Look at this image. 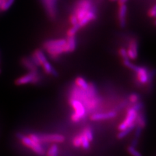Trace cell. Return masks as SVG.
I'll use <instances>...</instances> for the list:
<instances>
[{
	"label": "cell",
	"instance_id": "obj_1",
	"mask_svg": "<svg viewBox=\"0 0 156 156\" xmlns=\"http://www.w3.org/2000/svg\"><path fill=\"white\" fill-rule=\"evenodd\" d=\"M16 137L19 140H20L24 145H26L28 148H31L34 152L36 153L38 155L44 156L46 155L45 151L42 148V146L41 145V144L35 143V141L31 139L29 136H25L20 133H16Z\"/></svg>",
	"mask_w": 156,
	"mask_h": 156
},
{
	"label": "cell",
	"instance_id": "obj_2",
	"mask_svg": "<svg viewBox=\"0 0 156 156\" xmlns=\"http://www.w3.org/2000/svg\"><path fill=\"white\" fill-rule=\"evenodd\" d=\"M92 8V3L90 0H80L77 4L74 11V14L78 20L80 21Z\"/></svg>",
	"mask_w": 156,
	"mask_h": 156
},
{
	"label": "cell",
	"instance_id": "obj_3",
	"mask_svg": "<svg viewBox=\"0 0 156 156\" xmlns=\"http://www.w3.org/2000/svg\"><path fill=\"white\" fill-rule=\"evenodd\" d=\"M137 114L138 112L134 110L133 108L129 109L125 120L119 126V129L120 130H122L126 128L128 126H130L131 124L135 123V120L136 119V116H137Z\"/></svg>",
	"mask_w": 156,
	"mask_h": 156
},
{
	"label": "cell",
	"instance_id": "obj_4",
	"mask_svg": "<svg viewBox=\"0 0 156 156\" xmlns=\"http://www.w3.org/2000/svg\"><path fill=\"white\" fill-rule=\"evenodd\" d=\"M70 103L71 105L73 107V108L75 109L74 113L79 117L80 119L83 118V116L85 115L86 109L81 102L76 99L72 98H71L70 100Z\"/></svg>",
	"mask_w": 156,
	"mask_h": 156
},
{
	"label": "cell",
	"instance_id": "obj_5",
	"mask_svg": "<svg viewBox=\"0 0 156 156\" xmlns=\"http://www.w3.org/2000/svg\"><path fill=\"white\" fill-rule=\"evenodd\" d=\"M38 136L42 143H62L65 140L64 136L58 134L42 135Z\"/></svg>",
	"mask_w": 156,
	"mask_h": 156
},
{
	"label": "cell",
	"instance_id": "obj_6",
	"mask_svg": "<svg viewBox=\"0 0 156 156\" xmlns=\"http://www.w3.org/2000/svg\"><path fill=\"white\" fill-rule=\"evenodd\" d=\"M48 16L51 18L56 16V1L57 0H42Z\"/></svg>",
	"mask_w": 156,
	"mask_h": 156
},
{
	"label": "cell",
	"instance_id": "obj_7",
	"mask_svg": "<svg viewBox=\"0 0 156 156\" xmlns=\"http://www.w3.org/2000/svg\"><path fill=\"white\" fill-rule=\"evenodd\" d=\"M65 44V39H55V40H50L45 42L43 46L46 49V50L48 51L64 46Z\"/></svg>",
	"mask_w": 156,
	"mask_h": 156
},
{
	"label": "cell",
	"instance_id": "obj_8",
	"mask_svg": "<svg viewBox=\"0 0 156 156\" xmlns=\"http://www.w3.org/2000/svg\"><path fill=\"white\" fill-rule=\"evenodd\" d=\"M96 14L93 7H92L90 11L88 12L79 22H78V24H79L80 27L81 28L87 25V24L89 22H90L91 21L94 20L96 19Z\"/></svg>",
	"mask_w": 156,
	"mask_h": 156
},
{
	"label": "cell",
	"instance_id": "obj_9",
	"mask_svg": "<svg viewBox=\"0 0 156 156\" xmlns=\"http://www.w3.org/2000/svg\"><path fill=\"white\" fill-rule=\"evenodd\" d=\"M38 74V72H30L29 74L24 75L18 78L15 81L16 85H23L28 83H31V82L35 77Z\"/></svg>",
	"mask_w": 156,
	"mask_h": 156
},
{
	"label": "cell",
	"instance_id": "obj_10",
	"mask_svg": "<svg viewBox=\"0 0 156 156\" xmlns=\"http://www.w3.org/2000/svg\"><path fill=\"white\" fill-rule=\"evenodd\" d=\"M119 25L122 28H124L126 27V15H127V6L126 4L120 5H119Z\"/></svg>",
	"mask_w": 156,
	"mask_h": 156
},
{
	"label": "cell",
	"instance_id": "obj_11",
	"mask_svg": "<svg viewBox=\"0 0 156 156\" xmlns=\"http://www.w3.org/2000/svg\"><path fill=\"white\" fill-rule=\"evenodd\" d=\"M76 48V39L75 36H68L66 40L64 48L65 53L71 52L75 50Z\"/></svg>",
	"mask_w": 156,
	"mask_h": 156
},
{
	"label": "cell",
	"instance_id": "obj_12",
	"mask_svg": "<svg viewBox=\"0 0 156 156\" xmlns=\"http://www.w3.org/2000/svg\"><path fill=\"white\" fill-rule=\"evenodd\" d=\"M136 72L137 73L138 81L140 83L145 84L146 83L148 82L149 74L146 68L139 66L138 70Z\"/></svg>",
	"mask_w": 156,
	"mask_h": 156
},
{
	"label": "cell",
	"instance_id": "obj_13",
	"mask_svg": "<svg viewBox=\"0 0 156 156\" xmlns=\"http://www.w3.org/2000/svg\"><path fill=\"white\" fill-rule=\"evenodd\" d=\"M116 115V113L114 111L108 112V113H98L92 115L91 116V119L92 120H105V119H109L113 118Z\"/></svg>",
	"mask_w": 156,
	"mask_h": 156
},
{
	"label": "cell",
	"instance_id": "obj_14",
	"mask_svg": "<svg viewBox=\"0 0 156 156\" xmlns=\"http://www.w3.org/2000/svg\"><path fill=\"white\" fill-rule=\"evenodd\" d=\"M22 64L23 66L26 68L30 72H37V66L32 62L31 58L27 57H23L22 58Z\"/></svg>",
	"mask_w": 156,
	"mask_h": 156
},
{
	"label": "cell",
	"instance_id": "obj_15",
	"mask_svg": "<svg viewBox=\"0 0 156 156\" xmlns=\"http://www.w3.org/2000/svg\"><path fill=\"white\" fill-rule=\"evenodd\" d=\"M42 65L43 66L44 70V71L47 73V74H51L55 77L58 76L57 72L53 68V66H51V65L48 61L44 62Z\"/></svg>",
	"mask_w": 156,
	"mask_h": 156
},
{
	"label": "cell",
	"instance_id": "obj_16",
	"mask_svg": "<svg viewBox=\"0 0 156 156\" xmlns=\"http://www.w3.org/2000/svg\"><path fill=\"white\" fill-rule=\"evenodd\" d=\"M135 126H136V124L133 123V124H131L130 126L127 127L126 128H125V129H124L122 130H121L120 132L118 134V136H118V138L119 139H122V138H124L125 136H126L127 135H128L130 132V131H131L134 129Z\"/></svg>",
	"mask_w": 156,
	"mask_h": 156
},
{
	"label": "cell",
	"instance_id": "obj_17",
	"mask_svg": "<svg viewBox=\"0 0 156 156\" xmlns=\"http://www.w3.org/2000/svg\"><path fill=\"white\" fill-rule=\"evenodd\" d=\"M76 83L78 87H80L83 90H87L88 87H89V85H88L87 81L83 79V78H82L81 77H78L76 78Z\"/></svg>",
	"mask_w": 156,
	"mask_h": 156
},
{
	"label": "cell",
	"instance_id": "obj_18",
	"mask_svg": "<svg viewBox=\"0 0 156 156\" xmlns=\"http://www.w3.org/2000/svg\"><path fill=\"white\" fill-rule=\"evenodd\" d=\"M33 54L37 57V58H38V60L39 61V62H41V65L43 64L44 62H45L46 61H47L46 57L44 55V53L41 50H35V51L33 52Z\"/></svg>",
	"mask_w": 156,
	"mask_h": 156
},
{
	"label": "cell",
	"instance_id": "obj_19",
	"mask_svg": "<svg viewBox=\"0 0 156 156\" xmlns=\"http://www.w3.org/2000/svg\"><path fill=\"white\" fill-rule=\"evenodd\" d=\"M136 124L138 126H140L142 128H144L146 125V120H145V117L143 113H138L137 116H136Z\"/></svg>",
	"mask_w": 156,
	"mask_h": 156
},
{
	"label": "cell",
	"instance_id": "obj_20",
	"mask_svg": "<svg viewBox=\"0 0 156 156\" xmlns=\"http://www.w3.org/2000/svg\"><path fill=\"white\" fill-rule=\"evenodd\" d=\"M15 0H6L2 5H0V11H6L8 9L11 8L14 3Z\"/></svg>",
	"mask_w": 156,
	"mask_h": 156
},
{
	"label": "cell",
	"instance_id": "obj_21",
	"mask_svg": "<svg viewBox=\"0 0 156 156\" xmlns=\"http://www.w3.org/2000/svg\"><path fill=\"white\" fill-rule=\"evenodd\" d=\"M129 49H130L131 51H133L136 54L138 55V42L135 38L131 39V41L129 42Z\"/></svg>",
	"mask_w": 156,
	"mask_h": 156
},
{
	"label": "cell",
	"instance_id": "obj_22",
	"mask_svg": "<svg viewBox=\"0 0 156 156\" xmlns=\"http://www.w3.org/2000/svg\"><path fill=\"white\" fill-rule=\"evenodd\" d=\"M47 156H58V147L56 144H53L46 154Z\"/></svg>",
	"mask_w": 156,
	"mask_h": 156
},
{
	"label": "cell",
	"instance_id": "obj_23",
	"mask_svg": "<svg viewBox=\"0 0 156 156\" xmlns=\"http://www.w3.org/2000/svg\"><path fill=\"white\" fill-rule=\"evenodd\" d=\"M81 146L84 149H88L89 148V143L90 141L88 140V139L85 136V135L83 133H81Z\"/></svg>",
	"mask_w": 156,
	"mask_h": 156
},
{
	"label": "cell",
	"instance_id": "obj_24",
	"mask_svg": "<svg viewBox=\"0 0 156 156\" xmlns=\"http://www.w3.org/2000/svg\"><path fill=\"white\" fill-rule=\"evenodd\" d=\"M80 28L81 27L78 23L75 26H72V27L67 32L68 36H74L76 35V33L78 31V30H79Z\"/></svg>",
	"mask_w": 156,
	"mask_h": 156
},
{
	"label": "cell",
	"instance_id": "obj_25",
	"mask_svg": "<svg viewBox=\"0 0 156 156\" xmlns=\"http://www.w3.org/2000/svg\"><path fill=\"white\" fill-rule=\"evenodd\" d=\"M82 133L85 135V136L88 139V140L90 141V142L92 140V139H93V135H92V130L90 128H89V127L86 128Z\"/></svg>",
	"mask_w": 156,
	"mask_h": 156
},
{
	"label": "cell",
	"instance_id": "obj_26",
	"mask_svg": "<svg viewBox=\"0 0 156 156\" xmlns=\"http://www.w3.org/2000/svg\"><path fill=\"white\" fill-rule=\"evenodd\" d=\"M123 62H124V64L125 66L129 68L130 69H131V70L135 71V72L137 71L138 69H139V66H136V65H133V63L130 62L129 59H124V60H123Z\"/></svg>",
	"mask_w": 156,
	"mask_h": 156
},
{
	"label": "cell",
	"instance_id": "obj_27",
	"mask_svg": "<svg viewBox=\"0 0 156 156\" xmlns=\"http://www.w3.org/2000/svg\"><path fill=\"white\" fill-rule=\"evenodd\" d=\"M128 152L133 156H142V154L139 152L138 151L135 149V148L132 146H129L128 148Z\"/></svg>",
	"mask_w": 156,
	"mask_h": 156
},
{
	"label": "cell",
	"instance_id": "obj_28",
	"mask_svg": "<svg viewBox=\"0 0 156 156\" xmlns=\"http://www.w3.org/2000/svg\"><path fill=\"white\" fill-rule=\"evenodd\" d=\"M73 144L76 147H80L81 145V134L76 136L73 140Z\"/></svg>",
	"mask_w": 156,
	"mask_h": 156
},
{
	"label": "cell",
	"instance_id": "obj_29",
	"mask_svg": "<svg viewBox=\"0 0 156 156\" xmlns=\"http://www.w3.org/2000/svg\"><path fill=\"white\" fill-rule=\"evenodd\" d=\"M78 22H79V20H78V19H77V16H76V14L74 13L72 14L70 17V22L72 24V26L76 25V24L78 23Z\"/></svg>",
	"mask_w": 156,
	"mask_h": 156
},
{
	"label": "cell",
	"instance_id": "obj_30",
	"mask_svg": "<svg viewBox=\"0 0 156 156\" xmlns=\"http://www.w3.org/2000/svg\"><path fill=\"white\" fill-rule=\"evenodd\" d=\"M129 100L133 104H135L139 100V96L136 94H132L129 96Z\"/></svg>",
	"mask_w": 156,
	"mask_h": 156
},
{
	"label": "cell",
	"instance_id": "obj_31",
	"mask_svg": "<svg viewBox=\"0 0 156 156\" xmlns=\"http://www.w3.org/2000/svg\"><path fill=\"white\" fill-rule=\"evenodd\" d=\"M119 53L120 56L122 57L123 60L124 59H129V58L128 57V54H127V51L124 48H121L119 50Z\"/></svg>",
	"mask_w": 156,
	"mask_h": 156
},
{
	"label": "cell",
	"instance_id": "obj_32",
	"mask_svg": "<svg viewBox=\"0 0 156 156\" xmlns=\"http://www.w3.org/2000/svg\"><path fill=\"white\" fill-rule=\"evenodd\" d=\"M143 107V103H141V102H136V103H135V104H134V105L131 107V108H133L134 110L138 112L139 111L142 109Z\"/></svg>",
	"mask_w": 156,
	"mask_h": 156
},
{
	"label": "cell",
	"instance_id": "obj_33",
	"mask_svg": "<svg viewBox=\"0 0 156 156\" xmlns=\"http://www.w3.org/2000/svg\"><path fill=\"white\" fill-rule=\"evenodd\" d=\"M148 15L150 17H155L156 15V7L155 5H154L152 8H151L148 11Z\"/></svg>",
	"mask_w": 156,
	"mask_h": 156
},
{
	"label": "cell",
	"instance_id": "obj_34",
	"mask_svg": "<svg viewBox=\"0 0 156 156\" xmlns=\"http://www.w3.org/2000/svg\"><path fill=\"white\" fill-rule=\"evenodd\" d=\"M29 137H30L31 139H32L33 141H35V143H41V140H40V138H39L38 135H37L35 134H31L29 135Z\"/></svg>",
	"mask_w": 156,
	"mask_h": 156
},
{
	"label": "cell",
	"instance_id": "obj_35",
	"mask_svg": "<svg viewBox=\"0 0 156 156\" xmlns=\"http://www.w3.org/2000/svg\"><path fill=\"white\" fill-rule=\"evenodd\" d=\"M142 128H141L140 126H138L137 125V128H136V132H135V137L136 139L139 138V136L141 134V131H142Z\"/></svg>",
	"mask_w": 156,
	"mask_h": 156
},
{
	"label": "cell",
	"instance_id": "obj_36",
	"mask_svg": "<svg viewBox=\"0 0 156 156\" xmlns=\"http://www.w3.org/2000/svg\"><path fill=\"white\" fill-rule=\"evenodd\" d=\"M137 143H138V139L136 138V139H135L133 140L132 144H131V146H133V147H135V146H136V144H137Z\"/></svg>",
	"mask_w": 156,
	"mask_h": 156
},
{
	"label": "cell",
	"instance_id": "obj_37",
	"mask_svg": "<svg viewBox=\"0 0 156 156\" xmlns=\"http://www.w3.org/2000/svg\"><path fill=\"white\" fill-rule=\"evenodd\" d=\"M127 1H128V0H118V3H119V5H120L126 4Z\"/></svg>",
	"mask_w": 156,
	"mask_h": 156
},
{
	"label": "cell",
	"instance_id": "obj_38",
	"mask_svg": "<svg viewBox=\"0 0 156 156\" xmlns=\"http://www.w3.org/2000/svg\"><path fill=\"white\" fill-rule=\"evenodd\" d=\"M5 1H6V0H0V5H2Z\"/></svg>",
	"mask_w": 156,
	"mask_h": 156
},
{
	"label": "cell",
	"instance_id": "obj_39",
	"mask_svg": "<svg viewBox=\"0 0 156 156\" xmlns=\"http://www.w3.org/2000/svg\"><path fill=\"white\" fill-rule=\"evenodd\" d=\"M111 2H116V1H118V0H110Z\"/></svg>",
	"mask_w": 156,
	"mask_h": 156
},
{
	"label": "cell",
	"instance_id": "obj_40",
	"mask_svg": "<svg viewBox=\"0 0 156 156\" xmlns=\"http://www.w3.org/2000/svg\"><path fill=\"white\" fill-rule=\"evenodd\" d=\"M0 73H1V69H0Z\"/></svg>",
	"mask_w": 156,
	"mask_h": 156
}]
</instances>
